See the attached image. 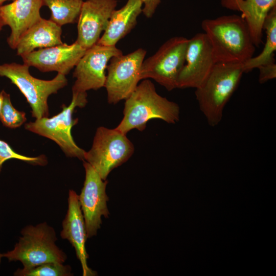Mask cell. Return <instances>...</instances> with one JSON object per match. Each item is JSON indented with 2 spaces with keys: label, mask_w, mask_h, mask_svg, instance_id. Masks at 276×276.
I'll return each instance as SVG.
<instances>
[{
  "label": "cell",
  "mask_w": 276,
  "mask_h": 276,
  "mask_svg": "<svg viewBox=\"0 0 276 276\" xmlns=\"http://www.w3.org/2000/svg\"><path fill=\"white\" fill-rule=\"evenodd\" d=\"M201 27L216 63H243L251 58L255 45L245 20L237 15L206 19Z\"/></svg>",
  "instance_id": "6da1fadb"
},
{
  "label": "cell",
  "mask_w": 276,
  "mask_h": 276,
  "mask_svg": "<svg viewBox=\"0 0 276 276\" xmlns=\"http://www.w3.org/2000/svg\"><path fill=\"white\" fill-rule=\"evenodd\" d=\"M123 114L115 128L126 134L133 129L144 130L153 119L175 124L179 120L180 108L175 102L158 94L153 83L146 79L125 99Z\"/></svg>",
  "instance_id": "7a4b0ae2"
},
{
  "label": "cell",
  "mask_w": 276,
  "mask_h": 276,
  "mask_svg": "<svg viewBox=\"0 0 276 276\" xmlns=\"http://www.w3.org/2000/svg\"><path fill=\"white\" fill-rule=\"evenodd\" d=\"M244 73L242 63L217 62L202 85L196 88L199 109L210 126L221 121L225 106Z\"/></svg>",
  "instance_id": "3957f363"
},
{
  "label": "cell",
  "mask_w": 276,
  "mask_h": 276,
  "mask_svg": "<svg viewBox=\"0 0 276 276\" xmlns=\"http://www.w3.org/2000/svg\"><path fill=\"white\" fill-rule=\"evenodd\" d=\"M21 236L12 250L2 254L9 262L20 261L25 268L48 262L63 263L67 259L64 252L56 245L54 229L47 223L23 228Z\"/></svg>",
  "instance_id": "277c9868"
},
{
  "label": "cell",
  "mask_w": 276,
  "mask_h": 276,
  "mask_svg": "<svg viewBox=\"0 0 276 276\" xmlns=\"http://www.w3.org/2000/svg\"><path fill=\"white\" fill-rule=\"evenodd\" d=\"M28 65L16 63L0 64V76L10 80L24 95L36 119L48 117V99L67 84L65 75L58 73L53 79L41 80L32 76Z\"/></svg>",
  "instance_id": "5b68a950"
},
{
  "label": "cell",
  "mask_w": 276,
  "mask_h": 276,
  "mask_svg": "<svg viewBox=\"0 0 276 276\" xmlns=\"http://www.w3.org/2000/svg\"><path fill=\"white\" fill-rule=\"evenodd\" d=\"M87 102V93H72V99L68 106L63 104L57 114L37 119L25 124L26 130L48 138L55 142L69 157L84 160L85 151L75 142L72 135L73 127L78 123L73 114L75 108L83 107Z\"/></svg>",
  "instance_id": "8992f818"
},
{
  "label": "cell",
  "mask_w": 276,
  "mask_h": 276,
  "mask_svg": "<svg viewBox=\"0 0 276 276\" xmlns=\"http://www.w3.org/2000/svg\"><path fill=\"white\" fill-rule=\"evenodd\" d=\"M134 151L133 145L125 134L116 128H97L90 149L85 152L84 160L101 178L107 177L114 168L127 161Z\"/></svg>",
  "instance_id": "52a82bcc"
},
{
  "label": "cell",
  "mask_w": 276,
  "mask_h": 276,
  "mask_svg": "<svg viewBox=\"0 0 276 276\" xmlns=\"http://www.w3.org/2000/svg\"><path fill=\"white\" fill-rule=\"evenodd\" d=\"M189 39L174 37L143 62L142 80L151 78L169 91L177 88L179 75L185 63Z\"/></svg>",
  "instance_id": "ba28073f"
},
{
  "label": "cell",
  "mask_w": 276,
  "mask_h": 276,
  "mask_svg": "<svg viewBox=\"0 0 276 276\" xmlns=\"http://www.w3.org/2000/svg\"><path fill=\"white\" fill-rule=\"evenodd\" d=\"M147 51L142 48L112 57L107 65L104 87L110 104L125 100L135 89L141 79V71Z\"/></svg>",
  "instance_id": "9c48e42d"
},
{
  "label": "cell",
  "mask_w": 276,
  "mask_h": 276,
  "mask_svg": "<svg viewBox=\"0 0 276 276\" xmlns=\"http://www.w3.org/2000/svg\"><path fill=\"white\" fill-rule=\"evenodd\" d=\"M85 178L79 201L83 214L87 238L96 235L102 224V217H108L109 214L106 193L107 184L93 167L84 160Z\"/></svg>",
  "instance_id": "30bf717a"
},
{
  "label": "cell",
  "mask_w": 276,
  "mask_h": 276,
  "mask_svg": "<svg viewBox=\"0 0 276 276\" xmlns=\"http://www.w3.org/2000/svg\"><path fill=\"white\" fill-rule=\"evenodd\" d=\"M122 54L116 45L96 44L87 49L75 66L73 77L76 80L72 93H84L104 87L108 63L112 57Z\"/></svg>",
  "instance_id": "8fae6325"
},
{
  "label": "cell",
  "mask_w": 276,
  "mask_h": 276,
  "mask_svg": "<svg viewBox=\"0 0 276 276\" xmlns=\"http://www.w3.org/2000/svg\"><path fill=\"white\" fill-rule=\"evenodd\" d=\"M216 63L209 41L204 33L189 39L185 63L178 77L177 88H197L204 82Z\"/></svg>",
  "instance_id": "7c38bea8"
},
{
  "label": "cell",
  "mask_w": 276,
  "mask_h": 276,
  "mask_svg": "<svg viewBox=\"0 0 276 276\" xmlns=\"http://www.w3.org/2000/svg\"><path fill=\"white\" fill-rule=\"evenodd\" d=\"M117 4L116 0L83 2L78 18V37L75 42L86 50L97 44Z\"/></svg>",
  "instance_id": "4fadbf2b"
},
{
  "label": "cell",
  "mask_w": 276,
  "mask_h": 276,
  "mask_svg": "<svg viewBox=\"0 0 276 276\" xmlns=\"http://www.w3.org/2000/svg\"><path fill=\"white\" fill-rule=\"evenodd\" d=\"M86 50L76 42L34 50L21 56L24 63L42 72L56 71L66 75L77 64Z\"/></svg>",
  "instance_id": "5bb4252c"
},
{
  "label": "cell",
  "mask_w": 276,
  "mask_h": 276,
  "mask_svg": "<svg viewBox=\"0 0 276 276\" xmlns=\"http://www.w3.org/2000/svg\"><path fill=\"white\" fill-rule=\"evenodd\" d=\"M62 239L67 240L74 247L80 261L83 276H95L97 272L87 265L88 255L85 248L87 239L84 220L79 201V195L72 190L69 191L68 209L62 222L60 233Z\"/></svg>",
  "instance_id": "9a60e30c"
},
{
  "label": "cell",
  "mask_w": 276,
  "mask_h": 276,
  "mask_svg": "<svg viewBox=\"0 0 276 276\" xmlns=\"http://www.w3.org/2000/svg\"><path fill=\"white\" fill-rule=\"evenodd\" d=\"M42 6V0H14L0 6L4 25L11 30L7 43L11 49H16L22 36L41 18L40 10Z\"/></svg>",
  "instance_id": "2e32d148"
},
{
  "label": "cell",
  "mask_w": 276,
  "mask_h": 276,
  "mask_svg": "<svg viewBox=\"0 0 276 276\" xmlns=\"http://www.w3.org/2000/svg\"><path fill=\"white\" fill-rule=\"evenodd\" d=\"M221 4L226 8L241 13L255 45L259 46L262 42L264 22L269 11L276 6V0H221Z\"/></svg>",
  "instance_id": "e0dca14e"
},
{
  "label": "cell",
  "mask_w": 276,
  "mask_h": 276,
  "mask_svg": "<svg viewBox=\"0 0 276 276\" xmlns=\"http://www.w3.org/2000/svg\"><path fill=\"white\" fill-rule=\"evenodd\" d=\"M143 0H128L121 9L114 10L108 26L97 44L114 46L127 35L137 23V18L142 12Z\"/></svg>",
  "instance_id": "ac0fdd59"
},
{
  "label": "cell",
  "mask_w": 276,
  "mask_h": 276,
  "mask_svg": "<svg viewBox=\"0 0 276 276\" xmlns=\"http://www.w3.org/2000/svg\"><path fill=\"white\" fill-rule=\"evenodd\" d=\"M61 27L50 19H39L19 39L17 54L22 56L36 49L49 48L63 43Z\"/></svg>",
  "instance_id": "d6986e66"
},
{
  "label": "cell",
  "mask_w": 276,
  "mask_h": 276,
  "mask_svg": "<svg viewBox=\"0 0 276 276\" xmlns=\"http://www.w3.org/2000/svg\"><path fill=\"white\" fill-rule=\"evenodd\" d=\"M263 30L266 34V42L261 53L252 57L242 63L244 73L266 64L273 60L274 52L276 50V6L267 15L263 25Z\"/></svg>",
  "instance_id": "ffe728a7"
},
{
  "label": "cell",
  "mask_w": 276,
  "mask_h": 276,
  "mask_svg": "<svg viewBox=\"0 0 276 276\" xmlns=\"http://www.w3.org/2000/svg\"><path fill=\"white\" fill-rule=\"evenodd\" d=\"M43 6L51 12L50 20L60 26L75 22L78 19L83 0H42Z\"/></svg>",
  "instance_id": "44dd1931"
},
{
  "label": "cell",
  "mask_w": 276,
  "mask_h": 276,
  "mask_svg": "<svg viewBox=\"0 0 276 276\" xmlns=\"http://www.w3.org/2000/svg\"><path fill=\"white\" fill-rule=\"evenodd\" d=\"M16 276H72L70 265L59 262H48L30 268H19L14 272Z\"/></svg>",
  "instance_id": "7402d4cb"
},
{
  "label": "cell",
  "mask_w": 276,
  "mask_h": 276,
  "mask_svg": "<svg viewBox=\"0 0 276 276\" xmlns=\"http://www.w3.org/2000/svg\"><path fill=\"white\" fill-rule=\"evenodd\" d=\"M0 120L4 126L10 128L19 127L27 121L25 112L20 111L13 107L10 95L4 90Z\"/></svg>",
  "instance_id": "603a6c76"
},
{
  "label": "cell",
  "mask_w": 276,
  "mask_h": 276,
  "mask_svg": "<svg viewBox=\"0 0 276 276\" xmlns=\"http://www.w3.org/2000/svg\"><path fill=\"white\" fill-rule=\"evenodd\" d=\"M17 159L33 165L43 166L47 163L44 155L29 157L16 153L6 142L0 140V172L3 164L7 160Z\"/></svg>",
  "instance_id": "cb8c5ba5"
},
{
  "label": "cell",
  "mask_w": 276,
  "mask_h": 276,
  "mask_svg": "<svg viewBox=\"0 0 276 276\" xmlns=\"http://www.w3.org/2000/svg\"><path fill=\"white\" fill-rule=\"evenodd\" d=\"M259 70V82L264 83L276 77V64L274 60L258 67Z\"/></svg>",
  "instance_id": "d4e9b609"
},
{
  "label": "cell",
  "mask_w": 276,
  "mask_h": 276,
  "mask_svg": "<svg viewBox=\"0 0 276 276\" xmlns=\"http://www.w3.org/2000/svg\"><path fill=\"white\" fill-rule=\"evenodd\" d=\"M160 2V0H143L142 12L147 18H151Z\"/></svg>",
  "instance_id": "484cf974"
},
{
  "label": "cell",
  "mask_w": 276,
  "mask_h": 276,
  "mask_svg": "<svg viewBox=\"0 0 276 276\" xmlns=\"http://www.w3.org/2000/svg\"><path fill=\"white\" fill-rule=\"evenodd\" d=\"M3 104V90L0 93V116L2 112Z\"/></svg>",
  "instance_id": "4316f807"
},
{
  "label": "cell",
  "mask_w": 276,
  "mask_h": 276,
  "mask_svg": "<svg viewBox=\"0 0 276 276\" xmlns=\"http://www.w3.org/2000/svg\"><path fill=\"white\" fill-rule=\"evenodd\" d=\"M4 26V25L0 15V33Z\"/></svg>",
  "instance_id": "83f0119b"
},
{
  "label": "cell",
  "mask_w": 276,
  "mask_h": 276,
  "mask_svg": "<svg viewBox=\"0 0 276 276\" xmlns=\"http://www.w3.org/2000/svg\"><path fill=\"white\" fill-rule=\"evenodd\" d=\"M14 1V0H0V6L2 5V4L6 1Z\"/></svg>",
  "instance_id": "f1b7e54d"
},
{
  "label": "cell",
  "mask_w": 276,
  "mask_h": 276,
  "mask_svg": "<svg viewBox=\"0 0 276 276\" xmlns=\"http://www.w3.org/2000/svg\"><path fill=\"white\" fill-rule=\"evenodd\" d=\"M2 258V254L0 253V263L1 261V258Z\"/></svg>",
  "instance_id": "f546056e"
}]
</instances>
